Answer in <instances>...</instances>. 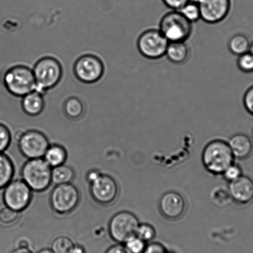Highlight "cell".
Segmentation results:
<instances>
[{
	"instance_id": "1f68e13d",
	"label": "cell",
	"mask_w": 253,
	"mask_h": 253,
	"mask_svg": "<svg viewBox=\"0 0 253 253\" xmlns=\"http://www.w3.org/2000/svg\"><path fill=\"white\" fill-rule=\"evenodd\" d=\"M222 175L228 183L232 182L243 175L242 169L238 165L233 163L226 169Z\"/></svg>"
},
{
	"instance_id": "f546056e",
	"label": "cell",
	"mask_w": 253,
	"mask_h": 253,
	"mask_svg": "<svg viewBox=\"0 0 253 253\" xmlns=\"http://www.w3.org/2000/svg\"><path fill=\"white\" fill-rule=\"evenodd\" d=\"M124 246L130 253H142L146 247V243L135 236L125 243Z\"/></svg>"
},
{
	"instance_id": "f1b7e54d",
	"label": "cell",
	"mask_w": 253,
	"mask_h": 253,
	"mask_svg": "<svg viewBox=\"0 0 253 253\" xmlns=\"http://www.w3.org/2000/svg\"><path fill=\"white\" fill-rule=\"evenodd\" d=\"M238 68L244 73H252L253 71V54L248 52L238 56Z\"/></svg>"
},
{
	"instance_id": "3957f363",
	"label": "cell",
	"mask_w": 253,
	"mask_h": 253,
	"mask_svg": "<svg viewBox=\"0 0 253 253\" xmlns=\"http://www.w3.org/2000/svg\"><path fill=\"white\" fill-rule=\"evenodd\" d=\"M4 86L11 94L23 97L34 90L37 85L33 70L24 65L8 69L3 77Z\"/></svg>"
},
{
	"instance_id": "7402d4cb",
	"label": "cell",
	"mask_w": 253,
	"mask_h": 253,
	"mask_svg": "<svg viewBox=\"0 0 253 253\" xmlns=\"http://www.w3.org/2000/svg\"><path fill=\"white\" fill-rule=\"evenodd\" d=\"M250 42L247 36L242 34L233 36L228 41V50L233 55L240 56L249 51Z\"/></svg>"
},
{
	"instance_id": "4dcf8cb0",
	"label": "cell",
	"mask_w": 253,
	"mask_h": 253,
	"mask_svg": "<svg viewBox=\"0 0 253 253\" xmlns=\"http://www.w3.org/2000/svg\"><path fill=\"white\" fill-rule=\"evenodd\" d=\"M11 142V134L8 127L0 124V152L8 149Z\"/></svg>"
},
{
	"instance_id": "5bb4252c",
	"label": "cell",
	"mask_w": 253,
	"mask_h": 253,
	"mask_svg": "<svg viewBox=\"0 0 253 253\" xmlns=\"http://www.w3.org/2000/svg\"><path fill=\"white\" fill-rule=\"evenodd\" d=\"M159 206L162 215L170 220L180 219L186 211L185 199L175 191H169L162 195Z\"/></svg>"
},
{
	"instance_id": "836d02e7",
	"label": "cell",
	"mask_w": 253,
	"mask_h": 253,
	"mask_svg": "<svg viewBox=\"0 0 253 253\" xmlns=\"http://www.w3.org/2000/svg\"><path fill=\"white\" fill-rule=\"evenodd\" d=\"M142 253H168L166 247L158 242L150 243L146 246Z\"/></svg>"
},
{
	"instance_id": "603a6c76",
	"label": "cell",
	"mask_w": 253,
	"mask_h": 253,
	"mask_svg": "<svg viewBox=\"0 0 253 253\" xmlns=\"http://www.w3.org/2000/svg\"><path fill=\"white\" fill-rule=\"evenodd\" d=\"M64 112L69 119L76 120L83 116L84 107L78 98L70 97L66 100L63 106Z\"/></svg>"
},
{
	"instance_id": "ab89813d",
	"label": "cell",
	"mask_w": 253,
	"mask_h": 253,
	"mask_svg": "<svg viewBox=\"0 0 253 253\" xmlns=\"http://www.w3.org/2000/svg\"><path fill=\"white\" fill-rule=\"evenodd\" d=\"M38 253H54L53 251L49 248H44V249L41 250Z\"/></svg>"
},
{
	"instance_id": "60d3db41",
	"label": "cell",
	"mask_w": 253,
	"mask_h": 253,
	"mask_svg": "<svg viewBox=\"0 0 253 253\" xmlns=\"http://www.w3.org/2000/svg\"><path fill=\"white\" fill-rule=\"evenodd\" d=\"M248 51L253 54V43H250L249 51Z\"/></svg>"
},
{
	"instance_id": "8d00e7d4",
	"label": "cell",
	"mask_w": 253,
	"mask_h": 253,
	"mask_svg": "<svg viewBox=\"0 0 253 253\" xmlns=\"http://www.w3.org/2000/svg\"><path fill=\"white\" fill-rule=\"evenodd\" d=\"M11 253H34L29 247H18Z\"/></svg>"
},
{
	"instance_id": "2e32d148",
	"label": "cell",
	"mask_w": 253,
	"mask_h": 253,
	"mask_svg": "<svg viewBox=\"0 0 253 253\" xmlns=\"http://www.w3.org/2000/svg\"><path fill=\"white\" fill-rule=\"evenodd\" d=\"M235 159L245 160L253 152V142L247 134L239 133L233 135L228 142Z\"/></svg>"
},
{
	"instance_id": "74e56055",
	"label": "cell",
	"mask_w": 253,
	"mask_h": 253,
	"mask_svg": "<svg viewBox=\"0 0 253 253\" xmlns=\"http://www.w3.org/2000/svg\"><path fill=\"white\" fill-rule=\"evenodd\" d=\"M71 253H85L84 248L82 246L75 245Z\"/></svg>"
},
{
	"instance_id": "f35d334b",
	"label": "cell",
	"mask_w": 253,
	"mask_h": 253,
	"mask_svg": "<svg viewBox=\"0 0 253 253\" xmlns=\"http://www.w3.org/2000/svg\"><path fill=\"white\" fill-rule=\"evenodd\" d=\"M18 247H29L28 242L26 240H21L19 243Z\"/></svg>"
},
{
	"instance_id": "7a4b0ae2",
	"label": "cell",
	"mask_w": 253,
	"mask_h": 253,
	"mask_svg": "<svg viewBox=\"0 0 253 253\" xmlns=\"http://www.w3.org/2000/svg\"><path fill=\"white\" fill-rule=\"evenodd\" d=\"M51 169L43 158L28 159L22 167V180L34 192H43L52 183Z\"/></svg>"
},
{
	"instance_id": "9a60e30c",
	"label": "cell",
	"mask_w": 253,
	"mask_h": 253,
	"mask_svg": "<svg viewBox=\"0 0 253 253\" xmlns=\"http://www.w3.org/2000/svg\"><path fill=\"white\" fill-rule=\"evenodd\" d=\"M228 191L232 200L238 205H247L253 201V180L249 176L243 175L229 183Z\"/></svg>"
},
{
	"instance_id": "8fae6325",
	"label": "cell",
	"mask_w": 253,
	"mask_h": 253,
	"mask_svg": "<svg viewBox=\"0 0 253 253\" xmlns=\"http://www.w3.org/2000/svg\"><path fill=\"white\" fill-rule=\"evenodd\" d=\"M89 184L90 195L93 200L99 205H112L119 197V185L117 181L111 175L100 172Z\"/></svg>"
},
{
	"instance_id": "52a82bcc",
	"label": "cell",
	"mask_w": 253,
	"mask_h": 253,
	"mask_svg": "<svg viewBox=\"0 0 253 253\" xmlns=\"http://www.w3.org/2000/svg\"><path fill=\"white\" fill-rule=\"evenodd\" d=\"M169 43V41L159 28H150L140 34L137 40V48L144 57L149 60H159L166 55Z\"/></svg>"
},
{
	"instance_id": "277c9868",
	"label": "cell",
	"mask_w": 253,
	"mask_h": 253,
	"mask_svg": "<svg viewBox=\"0 0 253 253\" xmlns=\"http://www.w3.org/2000/svg\"><path fill=\"white\" fill-rule=\"evenodd\" d=\"M33 71L37 90L42 93L55 87L63 76L60 61L51 56H46L37 61Z\"/></svg>"
},
{
	"instance_id": "ba28073f",
	"label": "cell",
	"mask_w": 253,
	"mask_h": 253,
	"mask_svg": "<svg viewBox=\"0 0 253 253\" xmlns=\"http://www.w3.org/2000/svg\"><path fill=\"white\" fill-rule=\"evenodd\" d=\"M139 223L136 216L129 211L115 213L109 223L110 237L119 244L124 245L130 238L136 236Z\"/></svg>"
},
{
	"instance_id": "ffe728a7",
	"label": "cell",
	"mask_w": 253,
	"mask_h": 253,
	"mask_svg": "<svg viewBox=\"0 0 253 253\" xmlns=\"http://www.w3.org/2000/svg\"><path fill=\"white\" fill-rule=\"evenodd\" d=\"M15 169L8 156L0 152V190L4 189L13 180Z\"/></svg>"
},
{
	"instance_id": "83f0119b",
	"label": "cell",
	"mask_w": 253,
	"mask_h": 253,
	"mask_svg": "<svg viewBox=\"0 0 253 253\" xmlns=\"http://www.w3.org/2000/svg\"><path fill=\"white\" fill-rule=\"evenodd\" d=\"M156 231L149 223H139L136 232V237L145 243L151 242L156 237Z\"/></svg>"
},
{
	"instance_id": "d590c367",
	"label": "cell",
	"mask_w": 253,
	"mask_h": 253,
	"mask_svg": "<svg viewBox=\"0 0 253 253\" xmlns=\"http://www.w3.org/2000/svg\"><path fill=\"white\" fill-rule=\"evenodd\" d=\"M105 253H130L124 245L118 244L113 245Z\"/></svg>"
},
{
	"instance_id": "e0dca14e",
	"label": "cell",
	"mask_w": 253,
	"mask_h": 253,
	"mask_svg": "<svg viewBox=\"0 0 253 253\" xmlns=\"http://www.w3.org/2000/svg\"><path fill=\"white\" fill-rule=\"evenodd\" d=\"M21 107L26 114L31 117H36L43 112L45 108V100L42 93L34 90L23 97Z\"/></svg>"
},
{
	"instance_id": "e575fe53",
	"label": "cell",
	"mask_w": 253,
	"mask_h": 253,
	"mask_svg": "<svg viewBox=\"0 0 253 253\" xmlns=\"http://www.w3.org/2000/svg\"><path fill=\"white\" fill-rule=\"evenodd\" d=\"M191 0H162L163 3L171 10L178 11Z\"/></svg>"
},
{
	"instance_id": "b9f144b4",
	"label": "cell",
	"mask_w": 253,
	"mask_h": 253,
	"mask_svg": "<svg viewBox=\"0 0 253 253\" xmlns=\"http://www.w3.org/2000/svg\"><path fill=\"white\" fill-rule=\"evenodd\" d=\"M251 139H252L253 141V126L252 129H251Z\"/></svg>"
},
{
	"instance_id": "4316f807",
	"label": "cell",
	"mask_w": 253,
	"mask_h": 253,
	"mask_svg": "<svg viewBox=\"0 0 253 253\" xmlns=\"http://www.w3.org/2000/svg\"><path fill=\"white\" fill-rule=\"evenodd\" d=\"M21 212L4 207L0 210V223L4 226H11L18 222Z\"/></svg>"
},
{
	"instance_id": "d4e9b609",
	"label": "cell",
	"mask_w": 253,
	"mask_h": 253,
	"mask_svg": "<svg viewBox=\"0 0 253 253\" xmlns=\"http://www.w3.org/2000/svg\"><path fill=\"white\" fill-rule=\"evenodd\" d=\"M178 11L191 23H195L201 19L200 6L197 1L191 0Z\"/></svg>"
},
{
	"instance_id": "7c38bea8",
	"label": "cell",
	"mask_w": 253,
	"mask_h": 253,
	"mask_svg": "<svg viewBox=\"0 0 253 253\" xmlns=\"http://www.w3.org/2000/svg\"><path fill=\"white\" fill-rule=\"evenodd\" d=\"M74 73L78 80L83 83H95L104 75V65L97 56L88 54L80 56L76 61Z\"/></svg>"
},
{
	"instance_id": "9c48e42d",
	"label": "cell",
	"mask_w": 253,
	"mask_h": 253,
	"mask_svg": "<svg viewBox=\"0 0 253 253\" xmlns=\"http://www.w3.org/2000/svg\"><path fill=\"white\" fill-rule=\"evenodd\" d=\"M16 139L19 151L28 159L43 158L50 144L46 135L36 129L19 132Z\"/></svg>"
},
{
	"instance_id": "484cf974",
	"label": "cell",
	"mask_w": 253,
	"mask_h": 253,
	"mask_svg": "<svg viewBox=\"0 0 253 253\" xmlns=\"http://www.w3.org/2000/svg\"><path fill=\"white\" fill-rule=\"evenodd\" d=\"M211 198L215 205L220 207L229 205L230 201L232 200L228 189L222 186L213 188L211 193Z\"/></svg>"
},
{
	"instance_id": "30bf717a",
	"label": "cell",
	"mask_w": 253,
	"mask_h": 253,
	"mask_svg": "<svg viewBox=\"0 0 253 253\" xmlns=\"http://www.w3.org/2000/svg\"><path fill=\"white\" fill-rule=\"evenodd\" d=\"M33 197V191L22 179L12 180L4 188V205L19 212H23L29 207Z\"/></svg>"
},
{
	"instance_id": "d6a6232c",
	"label": "cell",
	"mask_w": 253,
	"mask_h": 253,
	"mask_svg": "<svg viewBox=\"0 0 253 253\" xmlns=\"http://www.w3.org/2000/svg\"><path fill=\"white\" fill-rule=\"evenodd\" d=\"M243 105L247 111L253 116V85L245 93L243 96Z\"/></svg>"
},
{
	"instance_id": "8992f818",
	"label": "cell",
	"mask_w": 253,
	"mask_h": 253,
	"mask_svg": "<svg viewBox=\"0 0 253 253\" xmlns=\"http://www.w3.org/2000/svg\"><path fill=\"white\" fill-rule=\"evenodd\" d=\"M81 193L72 183L56 185L51 191L50 204L54 212L59 215L69 214L78 207Z\"/></svg>"
},
{
	"instance_id": "d6986e66",
	"label": "cell",
	"mask_w": 253,
	"mask_h": 253,
	"mask_svg": "<svg viewBox=\"0 0 253 253\" xmlns=\"http://www.w3.org/2000/svg\"><path fill=\"white\" fill-rule=\"evenodd\" d=\"M51 168L65 164L68 158V152L60 144H50L43 157Z\"/></svg>"
},
{
	"instance_id": "ac0fdd59",
	"label": "cell",
	"mask_w": 253,
	"mask_h": 253,
	"mask_svg": "<svg viewBox=\"0 0 253 253\" xmlns=\"http://www.w3.org/2000/svg\"><path fill=\"white\" fill-rule=\"evenodd\" d=\"M165 56L170 62L181 65L188 60L189 48L185 42H170Z\"/></svg>"
},
{
	"instance_id": "6da1fadb",
	"label": "cell",
	"mask_w": 253,
	"mask_h": 253,
	"mask_svg": "<svg viewBox=\"0 0 253 253\" xmlns=\"http://www.w3.org/2000/svg\"><path fill=\"white\" fill-rule=\"evenodd\" d=\"M234 161L229 145L223 140L215 139L209 142L203 151V166L209 173L213 175H222Z\"/></svg>"
},
{
	"instance_id": "5b68a950",
	"label": "cell",
	"mask_w": 253,
	"mask_h": 253,
	"mask_svg": "<svg viewBox=\"0 0 253 253\" xmlns=\"http://www.w3.org/2000/svg\"><path fill=\"white\" fill-rule=\"evenodd\" d=\"M159 30L170 42H186L193 33V23L179 11L171 10L165 14L160 21Z\"/></svg>"
},
{
	"instance_id": "44dd1931",
	"label": "cell",
	"mask_w": 253,
	"mask_h": 253,
	"mask_svg": "<svg viewBox=\"0 0 253 253\" xmlns=\"http://www.w3.org/2000/svg\"><path fill=\"white\" fill-rule=\"evenodd\" d=\"M75 176L74 169L65 164L51 169V182L55 185L72 183Z\"/></svg>"
},
{
	"instance_id": "4fadbf2b",
	"label": "cell",
	"mask_w": 253,
	"mask_h": 253,
	"mask_svg": "<svg viewBox=\"0 0 253 253\" xmlns=\"http://www.w3.org/2000/svg\"><path fill=\"white\" fill-rule=\"evenodd\" d=\"M201 19L206 23L215 24L227 18L232 9V0H198Z\"/></svg>"
},
{
	"instance_id": "cb8c5ba5",
	"label": "cell",
	"mask_w": 253,
	"mask_h": 253,
	"mask_svg": "<svg viewBox=\"0 0 253 253\" xmlns=\"http://www.w3.org/2000/svg\"><path fill=\"white\" fill-rule=\"evenodd\" d=\"M75 245L71 238L60 236L51 243V250L54 253H71Z\"/></svg>"
}]
</instances>
